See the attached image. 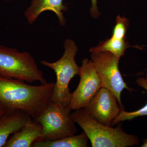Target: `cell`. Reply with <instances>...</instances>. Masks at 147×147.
I'll use <instances>...</instances> for the list:
<instances>
[{
	"mask_svg": "<svg viewBox=\"0 0 147 147\" xmlns=\"http://www.w3.org/2000/svg\"><path fill=\"white\" fill-rule=\"evenodd\" d=\"M0 76L32 84L47 83L34 58L28 52L0 45Z\"/></svg>",
	"mask_w": 147,
	"mask_h": 147,
	"instance_id": "cell-4",
	"label": "cell"
},
{
	"mask_svg": "<svg viewBox=\"0 0 147 147\" xmlns=\"http://www.w3.org/2000/svg\"><path fill=\"white\" fill-rule=\"evenodd\" d=\"M71 109L50 100L35 121L41 125V136L36 141H53L76 134L77 127Z\"/></svg>",
	"mask_w": 147,
	"mask_h": 147,
	"instance_id": "cell-5",
	"label": "cell"
},
{
	"mask_svg": "<svg viewBox=\"0 0 147 147\" xmlns=\"http://www.w3.org/2000/svg\"><path fill=\"white\" fill-rule=\"evenodd\" d=\"M71 117L84 130L93 147H133L139 144L136 135L126 133L121 124L115 128L95 120L84 108L74 110Z\"/></svg>",
	"mask_w": 147,
	"mask_h": 147,
	"instance_id": "cell-2",
	"label": "cell"
},
{
	"mask_svg": "<svg viewBox=\"0 0 147 147\" xmlns=\"http://www.w3.org/2000/svg\"><path fill=\"white\" fill-rule=\"evenodd\" d=\"M63 0H32L24 14L28 23L32 25L36 21L40 15L47 11H53L57 16L59 23L64 26L66 20L63 11H66L68 7L64 5Z\"/></svg>",
	"mask_w": 147,
	"mask_h": 147,
	"instance_id": "cell-10",
	"label": "cell"
},
{
	"mask_svg": "<svg viewBox=\"0 0 147 147\" xmlns=\"http://www.w3.org/2000/svg\"><path fill=\"white\" fill-rule=\"evenodd\" d=\"M136 84L147 92V73L145 77H138L136 80ZM146 116H147V102L144 107L133 112H126L124 110H121L118 115L113 121L111 127H113L116 124L124 121H131L138 117Z\"/></svg>",
	"mask_w": 147,
	"mask_h": 147,
	"instance_id": "cell-14",
	"label": "cell"
},
{
	"mask_svg": "<svg viewBox=\"0 0 147 147\" xmlns=\"http://www.w3.org/2000/svg\"><path fill=\"white\" fill-rule=\"evenodd\" d=\"M129 21L124 17L119 15L116 18V23L113 31L112 36L119 39L126 38V34L128 29Z\"/></svg>",
	"mask_w": 147,
	"mask_h": 147,
	"instance_id": "cell-15",
	"label": "cell"
},
{
	"mask_svg": "<svg viewBox=\"0 0 147 147\" xmlns=\"http://www.w3.org/2000/svg\"><path fill=\"white\" fill-rule=\"evenodd\" d=\"M55 83L34 86L0 76V103L8 109L23 110L34 121L50 101Z\"/></svg>",
	"mask_w": 147,
	"mask_h": 147,
	"instance_id": "cell-1",
	"label": "cell"
},
{
	"mask_svg": "<svg viewBox=\"0 0 147 147\" xmlns=\"http://www.w3.org/2000/svg\"><path fill=\"white\" fill-rule=\"evenodd\" d=\"M130 47L126 38L119 39L112 36L105 41H101L99 45L90 49L91 53L93 52H108L115 56L119 61L123 56L127 48Z\"/></svg>",
	"mask_w": 147,
	"mask_h": 147,
	"instance_id": "cell-13",
	"label": "cell"
},
{
	"mask_svg": "<svg viewBox=\"0 0 147 147\" xmlns=\"http://www.w3.org/2000/svg\"><path fill=\"white\" fill-rule=\"evenodd\" d=\"M115 95L102 87L84 108L90 116L98 122L111 126L122 110Z\"/></svg>",
	"mask_w": 147,
	"mask_h": 147,
	"instance_id": "cell-8",
	"label": "cell"
},
{
	"mask_svg": "<svg viewBox=\"0 0 147 147\" xmlns=\"http://www.w3.org/2000/svg\"><path fill=\"white\" fill-rule=\"evenodd\" d=\"M141 147H147V138L144 139V141H143V144H142V146H141Z\"/></svg>",
	"mask_w": 147,
	"mask_h": 147,
	"instance_id": "cell-18",
	"label": "cell"
},
{
	"mask_svg": "<svg viewBox=\"0 0 147 147\" xmlns=\"http://www.w3.org/2000/svg\"><path fill=\"white\" fill-rule=\"evenodd\" d=\"M64 48L63 55L59 60L53 63L42 60L40 63L53 69L56 74L57 80L50 100L69 107L71 98L69 82L79 74V67L75 60L78 49L74 41L69 39L65 40Z\"/></svg>",
	"mask_w": 147,
	"mask_h": 147,
	"instance_id": "cell-3",
	"label": "cell"
},
{
	"mask_svg": "<svg viewBox=\"0 0 147 147\" xmlns=\"http://www.w3.org/2000/svg\"><path fill=\"white\" fill-rule=\"evenodd\" d=\"M91 59L96 70L102 82V87L113 92L117 98L122 110H124L121 100L124 89L133 91L124 81L119 70V61L115 55L108 52L91 53Z\"/></svg>",
	"mask_w": 147,
	"mask_h": 147,
	"instance_id": "cell-6",
	"label": "cell"
},
{
	"mask_svg": "<svg viewBox=\"0 0 147 147\" xmlns=\"http://www.w3.org/2000/svg\"><path fill=\"white\" fill-rule=\"evenodd\" d=\"M4 1H5L9 2L12 1H17V0H4Z\"/></svg>",
	"mask_w": 147,
	"mask_h": 147,
	"instance_id": "cell-19",
	"label": "cell"
},
{
	"mask_svg": "<svg viewBox=\"0 0 147 147\" xmlns=\"http://www.w3.org/2000/svg\"><path fill=\"white\" fill-rule=\"evenodd\" d=\"M89 139L83 131L79 135L67 136L53 141H36L33 147H87Z\"/></svg>",
	"mask_w": 147,
	"mask_h": 147,
	"instance_id": "cell-12",
	"label": "cell"
},
{
	"mask_svg": "<svg viewBox=\"0 0 147 147\" xmlns=\"http://www.w3.org/2000/svg\"><path fill=\"white\" fill-rule=\"evenodd\" d=\"M41 125L32 120L11 135L3 147H31L41 136Z\"/></svg>",
	"mask_w": 147,
	"mask_h": 147,
	"instance_id": "cell-11",
	"label": "cell"
},
{
	"mask_svg": "<svg viewBox=\"0 0 147 147\" xmlns=\"http://www.w3.org/2000/svg\"><path fill=\"white\" fill-rule=\"evenodd\" d=\"M92 7L90 9L92 16L94 18H97L100 13L98 10L97 6V0H91Z\"/></svg>",
	"mask_w": 147,
	"mask_h": 147,
	"instance_id": "cell-16",
	"label": "cell"
},
{
	"mask_svg": "<svg viewBox=\"0 0 147 147\" xmlns=\"http://www.w3.org/2000/svg\"><path fill=\"white\" fill-rule=\"evenodd\" d=\"M8 108H5L3 105L0 103V117L3 115Z\"/></svg>",
	"mask_w": 147,
	"mask_h": 147,
	"instance_id": "cell-17",
	"label": "cell"
},
{
	"mask_svg": "<svg viewBox=\"0 0 147 147\" xmlns=\"http://www.w3.org/2000/svg\"><path fill=\"white\" fill-rule=\"evenodd\" d=\"M32 120L23 110L7 109L0 117V147H3L11 135Z\"/></svg>",
	"mask_w": 147,
	"mask_h": 147,
	"instance_id": "cell-9",
	"label": "cell"
},
{
	"mask_svg": "<svg viewBox=\"0 0 147 147\" xmlns=\"http://www.w3.org/2000/svg\"><path fill=\"white\" fill-rule=\"evenodd\" d=\"M80 82L78 87L71 93L69 108L71 110L85 108L95 94L102 87V82L91 60L87 58L79 67Z\"/></svg>",
	"mask_w": 147,
	"mask_h": 147,
	"instance_id": "cell-7",
	"label": "cell"
}]
</instances>
